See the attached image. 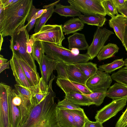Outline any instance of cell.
<instances>
[{
  "instance_id": "obj_23",
  "label": "cell",
  "mask_w": 127,
  "mask_h": 127,
  "mask_svg": "<svg viewBox=\"0 0 127 127\" xmlns=\"http://www.w3.org/2000/svg\"><path fill=\"white\" fill-rule=\"evenodd\" d=\"M84 24L96 26L98 27H102L107 19L105 16L99 14H81L78 16Z\"/></svg>"
},
{
  "instance_id": "obj_4",
  "label": "cell",
  "mask_w": 127,
  "mask_h": 127,
  "mask_svg": "<svg viewBox=\"0 0 127 127\" xmlns=\"http://www.w3.org/2000/svg\"><path fill=\"white\" fill-rule=\"evenodd\" d=\"M11 37L10 48L12 53L37 71L34 60L32 55L29 54L28 51L30 37L25 24L17 29Z\"/></svg>"
},
{
  "instance_id": "obj_2",
  "label": "cell",
  "mask_w": 127,
  "mask_h": 127,
  "mask_svg": "<svg viewBox=\"0 0 127 127\" xmlns=\"http://www.w3.org/2000/svg\"><path fill=\"white\" fill-rule=\"evenodd\" d=\"M32 0H19L4 9L0 14V33L3 37L11 36L25 24L32 4Z\"/></svg>"
},
{
  "instance_id": "obj_24",
  "label": "cell",
  "mask_w": 127,
  "mask_h": 127,
  "mask_svg": "<svg viewBox=\"0 0 127 127\" xmlns=\"http://www.w3.org/2000/svg\"><path fill=\"white\" fill-rule=\"evenodd\" d=\"M59 2V1H57L50 4H49V7L45 8L47 9V11L37 19L34 30L35 33L38 32L41 28L45 25L47 21L51 16L54 12V6Z\"/></svg>"
},
{
  "instance_id": "obj_3",
  "label": "cell",
  "mask_w": 127,
  "mask_h": 127,
  "mask_svg": "<svg viewBox=\"0 0 127 127\" xmlns=\"http://www.w3.org/2000/svg\"><path fill=\"white\" fill-rule=\"evenodd\" d=\"M8 100L10 127H21L27 120L33 107L31 101L11 87Z\"/></svg>"
},
{
  "instance_id": "obj_9",
  "label": "cell",
  "mask_w": 127,
  "mask_h": 127,
  "mask_svg": "<svg viewBox=\"0 0 127 127\" xmlns=\"http://www.w3.org/2000/svg\"><path fill=\"white\" fill-rule=\"evenodd\" d=\"M127 98L113 100L111 102L97 111L95 118L103 124L115 116L126 105Z\"/></svg>"
},
{
  "instance_id": "obj_11",
  "label": "cell",
  "mask_w": 127,
  "mask_h": 127,
  "mask_svg": "<svg viewBox=\"0 0 127 127\" xmlns=\"http://www.w3.org/2000/svg\"><path fill=\"white\" fill-rule=\"evenodd\" d=\"M112 79L109 74L98 70L89 78L86 86L93 92L107 89L110 87Z\"/></svg>"
},
{
  "instance_id": "obj_25",
  "label": "cell",
  "mask_w": 127,
  "mask_h": 127,
  "mask_svg": "<svg viewBox=\"0 0 127 127\" xmlns=\"http://www.w3.org/2000/svg\"><path fill=\"white\" fill-rule=\"evenodd\" d=\"M55 6L54 12L61 16L66 17H71L74 18L75 16H79L81 14L80 12L70 5H64L59 3L57 4Z\"/></svg>"
},
{
  "instance_id": "obj_8",
  "label": "cell",
  "mask_w": 127,
  "mask_h": 127,
  "mask_svg": "<svg viewBox=\"0 0 127 127\" xmlns=\"http://www.w3.org/2000/svg\"><path fill=\"white\" fill-rule=\"evenodd\" d=\"M102 0H68L70 5L84 14H99L106 16L102 5Z\"/></svg>"
},
{
  "instance_id": "obj_32",
  "label": "cell",
  "mask_w": 127,
  "mask_h": 127,
  "mask_svg": "<svg viewBox=\"0 0 127 127\" xmlns=\"http://www.w3.org/2000/svg\"><path fill=\"white\" fill-rule=\"evenodd\" d=\"M107 91V89H105L93 92L88 95L84 94L91 99L94 104L99 106L103 102L106 96Z\"/></svg>"
},
{
  "instance_id": "obj_48",
  "label": "cell",
  "mask_w": 127,
  "mask_h": 127,
  "mask_svg": "<svg viewBox=\"0 0 127 127\" xmlns=\"http://www.w3.org/2000/svg\"><path fill=\"white\" fill-rule=\"evenodd\" d=\"M124 65L125 66V67H127V58L124 61Z\"/></svg>"
},
{
  "instance_id": "obj_12",
  "label": "cell",
  "mask_w": 127,
  "mask_h": 127,
  "mask_svg": "<svg viewBox=\"0 0 127 127\" xmlns=\"http://www.w3.org/2000/svg\"><path fill=\"white\" fill-rule=\"evenodd\" d=\"M10 87L5 83H0V127H10L8 94Z\"/></svg>"
},
{
  "instance_id": "obj_16",
  "label": "cell",
  "mask_w": 127,
  "mask_h": 127,
  "mask_svg": "<svg viewBox=\"0 0 127 127\" xmlns=\"http://www.w3.org/2000/svg\"><path fill=\"white\" fill-rule=\"evenodd\" d=\"M109 26L113 29L124 46V37L126 25L125 17L122 14H119L111 18L109 20Z\"/></svg>"
},
{
  "instance_id": "obj_36",
  "label": "cell",
  "mask_w": 127,
  "mask_h": 127,
  "mask_svg": "<svg viewBox=\"0 0 127 127\" xmlns=\"http://www.w3.org/2000/svg\"><path fill=\"white\" fill-rule=\"evenodd\" d=\"M57 107L58 108L68 110L80 109L81 108L80 106L74 103L65 97L62 100H59Z\"/></svg>"
},
{
  "instance_id": "obj_20",
  "label": "cell",
  "mask_w": 127,
  "mask_h": 127,
  "mask_svg": "<svg viewBox=\"0 0 127 127\" xmlns=\"http://www.w3.org/2000/svg\"><path fill=\"white\" fill-rule=\"evenodd\" d=\"M56 113L59 124L61 127H75L73 116L68 109L57 107Z\"/></svg>"
},
{
  "instance_id": "obj_29",
  "label": "cell",
  "mask_w": 127,
  "mask_h": 127,
  "mask_svg": "<svg viewBox=\"0 0 127 127\" xmlns=\"http://www.w3.org/2000/svg\"><path fill=\"white\" fill-rule=\"evenodd\" d=\"M44 50L42 42L34 41L32 48V55L34 60L38 64L40 67Z\"/></svg>"
},
{
  "instance_id": "obj_34",
  "label": "cell",
  "mask_w": 127,
  "mask_h": 127,
  "mask_svg": "<svg viewBox=\"0 0 127 127\" xmlns=\"http://www.w3.org/2000/svg\"><path fill=\"white\" fill-rule=\"evenodd\" d=\"M112 79L117 82L121 83L127 86V67L120 69L111 76Z\"/></svg>"
},
{
  "instance_id": "obj_22",
  "label": "cell",
  "mask_w": 127,
  "mask_h": 127,
  "mask_svg": "<svg viewBox=\"0 0 127 127\" xmlns=\"http://www.w3.org/2000/svg\"><path fill=\"white\" fill-rule=\"evenodd\" d=\"M65 97L79 106H89L94 104L92 101L83 94L77 93H68L65 94Z\"/></svg>"
},
{
  "instance_id": "obj_35",
  "label": "cell",
  "mask_w": 127,
  "mask_h": 127,
  "mask_svg": "<svg viewBox=\"0 0 127 127\" xmlns=\"http://www.w3.org/2000/svg\"><path fill=\"white\" fill-rule=\"evenodd\" d=\"M40 9L36 8L34 6L32 5L30 13L26 19V21L28 23L25 26L26 28L27 27V29L28 32L31 30L35 25L37 19H35L34 16L36 12Z\"/></svg>"
},
{
  "instance_id": "obj_7",
  "label": "cell",
  "mask_w": 127,
  "mask_h": 127,
  "mask_svg": "<svg viewBox=\"0 0 127 127\" xmlns=\"http://www.w3.org/2000/svg\"><path fill=\"white\" fill-rule=\"evenodd\" d=\"M56 70L57 78L64 79L86 85L88 79L74 64H67L59 62Z\"/></svg>"
},
{
  "instance_id": "obj_14",
  "label": "cell",
  "mask_w": 127,
  "mask_h": 127,
  "mask_svg": "<svg viewBox=\"0 0 127 127\" xmlns=\"http://www.w3.org/2000/svg\"><path fill=\"white\" fill-rule=\"evenodd\" d=\"M10 64L17 84L27 87H32L26 78L16 55L13 54Z\"/></svg>"
},
{
  "instance_id": "obj_41",
  "label": "cell",
  "mask_w": 127,
  "mask_h": 127,
  "mask_svg": "<svg viewBox=\"0 0 127 127\" xmlns=\"http://www.w3.org/2000/svg\"><path fill=\"white\" fill-rule=\"evenodd\" d=\"M126 22V26L125 28L124 35V46L127 52V18L125 17Z\"/></svg>"
},
{
  "instance_id": "obj_5",
  "label": "cell",
  "mask_w": 127,
  "mask_h": 127,
  "mask_svg": "<svg viewBox=\"0 0 127 127\" xmlns=\"http://www.w3.org/2000/svg\"><path fill=\"white\" fill-rule=\"evenodd\" d=\"M44 52L49 57L64 64H74L88 62L91 59L87 54H73L71 50L62 46L42 42Z\"/></svg>"
},
{
  "instance_id": "obj_31",
  "label": "cell",
  "mask_w": 127,
  "mask_h": 127,
  "mask_svg": "<svg viewBox=\"0 0 127 127\" xmlns=\"http://www.w3.org/2000/svg\"><path fill=\"white\" fill-rule=\"evenodd\" d=\"M68 110L73 116L75 127H84L87 116L83 109Z\"/></svg>"
},
{
  "instance_id": "obj_37",
  "label": "cell",
  "mask_w": 127,
  "mask_h": 127,
  "mask_svg": "<svg viewBox=\"0 0 127 127\" xmlns=\"http://www.w3.org/2000/svg\"><path fill=\"white\" fill-rule=\"evenodd\" d=\"M127 126V108L119 118L115 127H126Z\"/></svg>"
},
{
  "instance_id": "obj_1",
  "label": "cell",
  "mask_w": 127,
  "mask_h": 127,
  "mask_svg": "<svg viewBox=\"0 0 127 127\" xmlns=\"http://www.w3.org/2000/svg\"><path fill=\"white\" fill-rule=\"evenodd\" d=\"M49 93L38 104L32 108L27 120L21 127H62L56 113L57 104L52 84H48Z\"/></svg>"
},
{
  "instance_id": "obj_49",
  "label": "cell",
  "mask_w": 127,
  "mask_h": 127,
  "mask_svg": "<svg viewBox=\"0 0 127 127\" xmlns=\"http://www.w3.org/2000/svg\"><path fill=\"white\" fill-rule=\"evenodd\" d=\"M126 127H127V126Z\"/></svg>"
},
{
  "instance_id": "obj_39",
  "label": "cell",
  "mask_w": 127,
  "mask_h": 127,
  "mask_svg": "<svg viewBox=\"0 0 127 127\" xmlns=\"http://www.w3.org/2000/svg\"><path fill=\"white\" fill-rule=\"evenodd\" d=\"M113 1L117 9H119L123 7L126 4L125 0H113Z\"/></svg>"
},
{
  "instance_id": "obj_26",
  "label": "cell",
  "mask_w": 127,
  "mask_h": 127,
  "mask_svg": "<svg viewBox=\"0 0 127 127\" xmlns=\"http://www.w3.org/2000/svg\"><path fill=\"white\" fill-rule=\"evenodd\" d=\"M119 48L116 44L109 43L104 46L97 56L99 61L111 58L118 51Z\"/></svg>"
},
{
  "instance_id": "obj_47",
  "label": "cell",
  "mask_w": 127,
  "mask_h": 127,
  "mask_svg": "<svg viewBox=\"0 0 127 127\" xmlns=\"http://www.w3.org/2000/svg\"><path fill=\"white\" fill-rule=\"evenodd\" d=\"M3 37L2 35L0 33V51L1 49V47L3 41Z\"/></svg>"
},
{
  "instance_id": "obj_15",
  "label": "cell",
  "mask_w": 127,
  "mask_h": 127,
  "mask_svg": "<svg viewBox=\"0 0 127 127\" xmlns=\"http://www.w3.org/2000/svg\"><path fill=\"white\" fill-rule=\"evenodd\" d=\"M59 62L51 59L46 55L43 56L41 66L39 67L41 77L47 84H48L53 71L56 70Z\"/></svg>"
},
{
  "instance_id": "obj_33",
  "label": "cell",
  "mask_w": 127,
  "mask_h": 127,
  "mask_svg": "<svg viewBox=\"0 0 127 127\" xmlns=\"http://www.w3.org/2000/svg\"><path fill=\"white\" fill-rule=\"evenodd\" d=\"M102 4L106 15L112 18L119 14L113 0H102Z\"/></svg>"
},
{
  "instance_id": "obj_27",
  "label": "cell",
  "mask_w": 127,
  "mask_h": 127,
  "mask_svg": "<svg viewBox=\"0 0 127 127\" xmlns=\"http://www.w3.org/2000/svg\"><path fill=\"white\" fill-rule=\"evenodd\" d=\"M15 89L18 93L25 98L31 100L35 94L38 91L39 86L37 85L27 87L17 84L14 85Z\"/></svg>"
},
{
  "instance_id": "obj_30",
  "label": "cell",
  "mask_w": 127,
  "mask_h": 127,
  "mask_svg": "<svg viewBox=\"0 0 127 127\" xmlns=\"http://www.w3.org/2000/svg\"><path fill=\"white\" fill-rule=\"evenodd\" d=\"M124 65V62L123 58L116 59L111 63L104 64L98 66V70L108 73L118 69L120 68Z\"/></svg>"
},
{
  "instance_id": "obj_28",
  "label": "cell",
  "mask_w": 127,
  "mask_h": 127,
  "mask_svg": "<svg viewBox=\"0 0 127 127\" xmlns=\"http://www.w3.org/2000/svg\"><path fill=\"white\" fill-rule=\"evenodd\" d=\"M74 64L79 68L88 79L98 70L96 64L91 62L78 63Z\"/></svg>"
},
{
  "instance_id": "obj_40",
  "label": "cell",
  "mask_w": 127,
  "mask_h": 127,
  "mask_svg": "<svg viewBox=\"0 0 127 127\" xmlns=\"http://www.w3.org/2000/svg\"><path fill=\"white\" fill-rule=\"evenodd\" d=\"M125 1L126 4L124 6L120 9H117V10L118 12L127 18V0Z\"/></svg>"
},
{
  "instance_id": "obj_10",
  "label": "cell",
  "mask_w": 127,
  "mask_h": 127,
  "mask_svg": "<svg viewBox=\"0 0 127 127\" xmlns=\"http://www.w3.org/2000/svg\"><path fill=\"white\" fill-rule=\"evenodd\" d=\"M114 34L112 31L105 28L97 27L94 33L93 41L87 49V54L90 56L91 60L97 56L110 36Z\"/></svg>"
},
{
  "instance_id": "obj_19",
  "label": "cell",
  "mask_w": 127,
  "mask_h": 127,
  "mask_svg": "<svg viewBox=\"0 0 127 127\" xmlns=\"http://www.w3.org/2000/svg\"><path fill=\"white\" fill-rule=\"evenodd\" d=\"M17 58L31 86L37 85L39 83L40 78L38 73L37 71L34 70L22 60Z\"/></svg>"
},
{
  "instance_id": "obj_44",
  "label": "cell",
  "mask_w": 127,
  "mask_h": 127,
  "mask_svg": "<svg viewBox=\"0 0 127 127\" xmlns=\"http://www.w3.org/2000/svg\"><path fill=\"white\" fill-rule=\"evenodd\" d=\"M12 0H0L3 4L4 8L11 5Z\"/></svg>"
},
{
  "instance_id": "obj_13",
  "label": "cell",
  "mask_w": 127,
  "mask_h": 127,
  "mask_svg": "<svg viewBox=\"0 0 127 127\" xmlns=\"http://www.w3.org/2000/svg\"><path fill=\"white\" fill-rule=\"evenodd\" d=\"M56 83L65 94L77 93L88 95L93 92L85 85L67 80L57 78Z\"/></svg>"
},
{
  "instance_id": "obj_38",
  "label": "cell",
  "mask_w": 127,
  "mask_h": 127,
  "mask_svg": "<svg viewBox=\"0 0 127 127\" xmlns=\"http://www.w3.org/2000/svg\"><path fill=\"white\" fill-rule=\"evenodd\" d=\"M84 127H104L102 124L96 121L93 122L90 121L87 116L86 118L85 121Z\"/></svg>"
},
{
  "instance_id": "obj_43",
  "label": "cell",
  "mask_w": 127,
  "mask_h": 127,
  "mask_svg": "<svg viewBox=\"0 0 127 127\" xmlns=\"http://www.w3.org/2000/svg\"><path fill=\"white\" fill-rule=\"evenodd\" d=\"M10 63V60L5 63L0 65V73H1L5 69L9 68V64Z\"/></svg>"
},
{
  "instance_id": "obj_45",
  "label": "cell",
  "mask_w": 127,
  "mask_h": 127,
  "mask_svg": "<svg viewBox=\"0 0 127 127\" xmlns=\"http://www.w3.org/2000/svg\"><path fill=\"white\" fill-rule=\"evenodd\" d=\"M8 61V60L4 58L2 55H0V65L7 62Z\"/></svg>"
},
{
  "instance_id": "obj_17",
  "label": "cell",
  "mask_w": 127,
  "mask_h": 127,
  "mask_svg": "<svg viewBox=\"0 0 127 127\" xmlns=\"http://www.w3.org/2000/svg\"><path fill=\"white\" fill-rule=\"evenodd\" d=\"M69 49H76L79 50H87L89 46L84 35L83 33L75 32L67 38Z\"/></svg>"
},
{
  "instance_id": "obj_18",
  "label": "cell",
  "mask_w": 127,
  "mask_h": 127,
  "mask_svg": "<svg viewBox=\"0 0 127 127\" xmlns=\"http://www.w3.org/2000/svg\"><path fill=\"white\" fill-rule=\"evenodd\" d=\"M106 96L113 100L127 98V86L121 83H115L106 92Z\"/></svg>"
},
{
  "instance_id": "obj_6",
  "label": "cell",
  "mask_w": 127,
  "mask_h": 127,
  "mask_svg": "<svg viewBox=\"0 0 127 127\" xmlns=\"http://www.w3.org/2000/svg\"><path fill=\"white\" fill-rule=\"evenodd\" d=\"M62 25H47L43 26L37 33L31 35L30 38L34 41H40L54 43L62 46L65 37Z\"/></svg>"
},
{
  "instance_id": "obj_46",
  "label": "cell",
  "mask_w": 127,
  "mask_h": 127,
  "mask_svg": "<svg viewBox=\"0 0 127 127\" xmlns=\"http://www.w3.org/2000/svg\"><path fill=\"white\" fill-rule=\"evenodd\" d=\"M71 51L74 54L76 55L79 54V50L77 49H71Z\"/></svg>"
},
{
  "instance_id": "obj_21",
  "label": "cell",
  "mask_w": 127,
  "mask_h": 127,
  "mask_svg": "<svg viewBox=\"0 0 127 127\" xmlns=\"http://www.w3.org/2000/svg\"><path fill=\"white\" fill-rule=\"evenodd\" d=\"M84 26V23L79 18H73L64 23L62 26V30L63 32L68 35L81 30Z\"/></svg>"
},
{
  "instance_id": "obj_42",
  "label": "cell",
  "mask_w": 127,
  "mask_h": 127,
  "mask_svg": "<svg viewBox=\"0 0 127 127\" xmlns=\"http://www.w3.org/2000/svg\"><path fill=\"white\" fill-rule=\"evenodd\" d=\"M47 11L46 8L42 9H40L35 14L34 16V18L35 19L40 17L44 13L46 12Z\"/></svg>"
}]
</instances>
